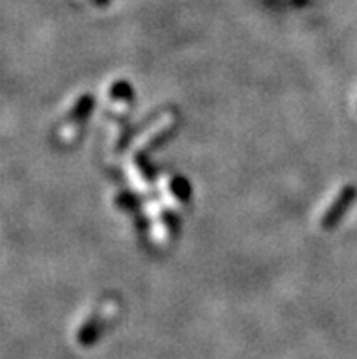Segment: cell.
I'll return each instance as SVG.
<instances>
[{
	"instance_id": "6da1fadb",
	"label": "cell",
	"mask_w": 357,
	"mask_h": 359,
	"mask_svg": "<svg viewBox=\"0 0 357 359\" xmlns=\"http://www.w3.org/2000/svg\"><path fill=\"white\" fill-rule=\"evenodd\" d=\"M354 197H356V190H354L352 186L345 188V190L337 195V199L334 201V204H332L330 208H328V212L325 214V219H323V228H330V226L337 224V221H339V219L343 217V214H345V210L352 204Z\"/></svg>"
}]
</instances>
